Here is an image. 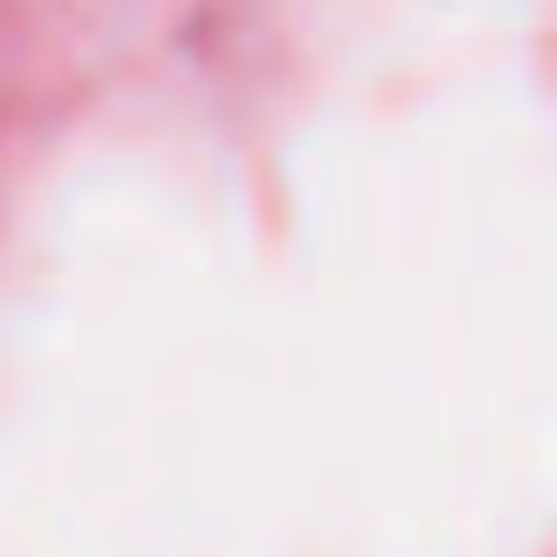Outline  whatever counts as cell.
Returning <instances> with one entry per match:
<instances>
[]
</instances>
